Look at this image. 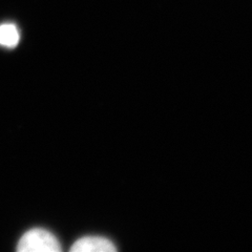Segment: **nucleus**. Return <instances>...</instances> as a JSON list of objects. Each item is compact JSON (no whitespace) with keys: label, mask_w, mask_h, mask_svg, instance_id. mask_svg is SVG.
Instances as JSON below:
<instances>
[{"label":"nucleus","mask_w":252,"mask_h":252,"mask_svg":"<svg viewBox=\"0 0 252 252\" xmlns=\"http://www.w3.org/2000/svg\"><path fill=\"white\" fill-rule=\"evenodd\" d=\"M116 250L112 241L101 236H85L75 242L70 248L73 252H114Z\"/></svg>","instance_id":"obj_2"},{"label":"nucleus","mask_w":252,"mask_h":252,"mask_svg":"<svg viewBox=\"0 0 252 252\" xmlns=\"http://www.w3.org/2000/svg\"><path fill=\"white\" fill-rule=\"evenodd\" d=\"M17 250L19 252H59L61 246L54 234L36 228L22 235Z\"/></svg>","instance_id":"obj_1"},{"label":"nucleus","mask_w":252,"mask_h":252,"mask_svg":"<svg viewBox=\"0 0 252 252\" xmlns=\"http://www.w3.org/2000/svg\"><path fill=\"white\" fill-rule=\"evenodd\" d=\"M20 34L17 27L12 23L0 26V44L5 47H15L18 44Z\"/></svg>","instance_id":"obj_3"}]
</instances>
